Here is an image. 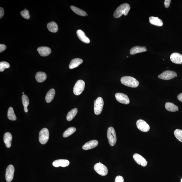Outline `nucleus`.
I'll return each instance as SVG.
<instances>
[{
	"mask_svg": "<svg viewBox=\"0 0 182 182\" xmlns=\"http://www.w3.org/2000/svg\"><path fill=\"white\" fill-rule=\"evenodd\" d=\"M130 6L128 3H123L119 6L116 10L114 14V17L118 18L123 15L127 16L130 9Z\"/></svg>",
	"mask_w": 182,
	"mask_h": 182,
	"instance_id": "nucleus-1",
	"label": "nucleus"
},
{
	"mask_svg": "<svg viewBox=\"0 0 182 182\" xmlns=\"http://www.w3.org/2000/svg\"><path fill=\"white\" fill-rule=\"evenodd\" d=\"M121 82L124 85L128 87L136 88L139 85V81L131 76H124L121 79Z\"/></svg>",
	"mask_w": 182,
	"mask_h": 182,
	"instance_id": "nucleus-2",
	"label": "nucleus"
},
{
	"mask_svg": "<svg viewBox=\"0 0 182 182\" xmlns=\"http://www.w3.org/2000/svg\"><path fill=\"white\" fill-rule=\"evenodd\" d=\"M107 136L109 144L111 146H114L117 141L116 134L114 128L112 127L108 128Z\"/></svg>",
	"mask_w": 182,
	"mask_h": 182,
	"instance_id": "nucleus-3",
	"label": "nucleus"
},
{
	"mask_svg": "<svg viewBox=\"0 0 182 182\" xmlns=\"http://www.w3.org/2000/svg\"><path fill=\"white\" fill-rule=\"evenodd\" d=\"M104 105L103 99L102 97H98L94 102V110L95 114L99 115L101 113Z\"/></svg>",
	"mask_w": 182,
	"mask_h": 182,
	"instance_id": "nucleus-4",
	"label": "nucleus"
},
{
	"mask_svg": "<svg viewBox=\"0 0 182 182\" xmlns=\"http://www.w3.org/2000/svg\"><path fill=\"white\" fill-rule=\"evenodd\" d=\"M85 86V83L84 81L79 80L77 81L73 89L75 95L76 96L80 95L84 90Z\"/></svg>",
	"mask_w": 182,
	"mask_h": 182,
	"instance_id": "nucleus-5",
	"label": "nucleus"
},
{
	"mask_svg": "<svg viewBox=\"0 0 182 182\" xmlns=\"http://www.w3.org/2000/svg\"><path fill=\"white\" fill-rule=\"evenodd\" d=\"M49 131L47 128H43L39 133V141L40 143L42 144H46L49 140Z\"/></svg>",
	"mask_w": 182,
	"mask_h": 182,
	"instance_id": "nucleus-6",
	"label": "nucleus"
},
{
	"mask_svg": "<svg viewBox=\"0 0 182 182\" xmlns=\"http://www.w3.org/2000/svg\"><path fill=\"white\" fill-rule=\"evenodd\" d=\"M94 169L96 172L101 176H106L108 174L107 168L104 164L101 163L96 164L94 166Z\"/></svg>",
	"mask_w": 182,
	"mask_h": 182,
	"instance_id": "nucleus-7",
	"label": "nucleus"
},
{
	"mask_svg": "<svg viewBox=\"0 0 182 182\" xmlns=\"http://www.w3.org/2000/svg\"><path fill=\"white\" fill-rule=\"evenodd\" d=\"M177 77V74L175 72L167 70L158 76V78L164 80H169Z\"/></svg>",
	"mask_w": 182,
	"mask_h": 182,
	"instance_id": "nucleus-8",
	"label": "nucleus"
},
{
	"mask_svg": "<svg viewBox=\"0 0 182 182\" xmlns=\"http://www.w3.org/2000/svg\"><path fill=\"white\" fill-rule=\"evenodd\" d=\"M137 127L139 130L143 132H148L150 127L146 122L142 119H139L136 122Z\"/></svg>",
	"mask_w": 182,
	"mask_h": 182,
	"instance_id": "nucleus-9",
	"label": "nucleus"
},
{
	"mask_svg": "<svg viewBox=\"0 0 182 182\" xmlns=\"http://www.w3.org/2000/svg\"><path fill=\"white\" fill-rule=\"evenodd\" d=\"M115 97L117 101L121 104L128 105L130 103L129 98L125 94L117 93H116Z\"/></svg>",
	"mask_w": 182,
	"mask_h": 182,
	"instance_id": "nucleus-10",
	"label": "nucleus"
},
{
	"mask_svg": "<svg viewBox=\"0 0 182 182\" xmlns=\"http://www.w3.org/2000/svg\"><path fill=\"white\" fill-rule=\"evenodd\" d=\"M15 169L13 166L10 165L6 169V179L8 182H11L13 179Z\"/></svg>",
	"mask_w": 182,
	"mask_h": 182,
	"instance_id": "nucleus-11",
	"label": "nucleus"
},
{
	"mask_svg": "<svg viewBox=\"0 0 182 182\" xmlns=\"http://www.w3.org/2000/svg\"><path fill=\"white\" fill-rule=\"evenodd\" d=\"M134 160L138 165H141L143 167L147 166V162L145 158L139 154L135 153L133 156Z\"/></svg>",
	"mask_w": 182,
	"mask_h": 182,
	"instance_id": "nucleus-12",
	"label": "nucleus"
},
{
	"mask_svg": "<svg viewBox=\"0 0 182 182\" xmlns=\"http://www.w3.org/2000/svg\"><path fill=\"white\" fill-rule=\"evenodd\" d=\"M170 59L172 63L175 64H182V55L179 53H172L170 55Z\"/></svg>",
	"mask_w": 182,
	"mask_h": 182,
	"instance_id": "nucleus-13",
	"label": "nucleus"
},
{
	"mask_svg": "<svg viewBox=\"0 0 182 182\" xmlns=\"http://www.w3.org/2000/svg\"><path fill=\"white\" fill-rule=\"evenodd\" d=\"M70 162L67 160L59 159L54 160L52 165L53 166L58 167L59 166L66 167L69 165Z\"/></svg>",
	"mask_w": 182,
	"mask_h": 182,
	"instance_id": "nucleus-14",
	"label": "nucleus"
},
{
	"mask_svg": "<svg viewBox=\"0 0 182 182\" xmlns=\"http://www.w3.org/2000/svg\"><path fill=\"white\" fill-rule=\"evenodd\" d=\"M98 141L97 140H92L86 143L83 146L82 149L84 150H87L94 148L97 147L98 145Z\"/></svg>",
	"mask_w": 182,
	"mask_h": 182,
	"instance_id": "nucleus-15",
	"label": "nucleus"
},
{
	"mask_svg": "<svg viewBox=\"0 0 182 182\" xmlns=\"http://www.w3.org/2000/svg\"><path fill=\"white\" fill-rule=\"evenodd\" d=\"M37 51L42 56H48L51 52V49L47 47H40L38 48Z\"/></svg>",
	"mask_w": 182,
	"mask_h": 182,
	"instance_id": "nucleus-16",
	"label": "nucleus"
},
{
	"mask_svg": "<svg viewBox=\"0 0 182 182\" xmlns=\"http://www.w3.org/2000/svg\"><path fill=\"white\" fill-rule=\"evenodd\" d=\"M12 136L9 132H6L4 135L3 141L6 147L9 148L11 147Z\"/></svg>",
	"mask_w": 182,
	"mask_h": 182,
	"instance_id": "nucleus-17",
	"label": "nucleus"
},
{
	"mask_svg": "<svg viewBox=\"0 0 182 182\" xmlns=\"http://www.w3.org/2000/svg\"><path fill=\"white\" fill-rule=\"evenodd\" d=\"M77 35L79 39L82 42L86 44H89L90 42L89 38L85 36L84 32L81 30L77 31Z\"/></svg>",
	"mask_w": 182,
	"mask_h": 182,
	"instance_id": "nucleus-18",
	"label": "nucleus"
},
{
	"mask_svg": "<svg viewBox=\"0 0 182 182\" xmlns=\"http://www.w3.org/2000/svg\"><path fill=\"white\" fill-rule=\"evenodd\" d=\"M147 51V49L145 46H136L133 47L130 51V54L134 55L137 53L146 52Z\"/></svg>",
	"mask_w": 182,
	"mask_h": 182,
	"instance_id": "nucleus-19",
	"label": "nucleus"
},
{
	"mask_svg": "<svg viewBox=\"0 0 182 182\" xmlns=\"http://www.w3.org/2000/svg\"><path fill=\"white\" fill-rule=\"evenodd\" d=\"M149 21L151 24L157 26H162L163 25V22L161 19L157 17L151 16L149 18Z\"/></svg>",
	"mask_w": 182,
	"mask_h": 182,
	"instance_id": "nucleus-20",
	"label": "nucleus"
},
{
	"mask_svg": "<svg viewBox=\"0 0 182 182\" xmlns=\"http://www.w3.org/2000/svg\"><path fill=\"white\" fill-rule=\"evenodd\" d=\"M83 61L82 59L76 58L73 59L71 61L69 66V68L70 69H73L78 67L81 64L83 63Z\"/></svg>",
	"mask_w": 182,
	"mask_h": 182,
	"instance_id": "nucleus-21",
	"label": "nucleus"
},
{
	"mask_svg": "<svg viewBox=\"0 0 182 182\" xmlns=\"http://www.w3.org/2000/svg\"><path fill=\"white\" fill-rule=\"evenodd\" d=\"M165 107L166 110L170 112H175L179 111L178 107L171 103L167 102Z\"/></svg>",
	"mask_w": 182,
	"mask_h": 182,
	"instance_id": "nucleus-22",
	"label": "nucleus"
},
{
	"mask_svg": "<svg viewBox=\"0 0 182 182\" xmlns=\"http://www.w3.org/2000/svg\"><path fill=\"white\" fill-rule=\"evenodd\" d=\"M47 75L45 73L43 72H38L36 75V79L37 82L39 83L43 82L46 80Z\"/></svg>",
	"mask_w": 182,
	"mask_h": 182,
	"instance_id": "nucleus-23",
	"label": "nucleus"
},
{
	"mask_svg": "<svg viewBox=\"0 0 182 182\" xmlns=\"http://www.w3.org/2000/svg\"><path fill=\"white\" fill-rule=\"evenodd\" d=\"M55 93V91L54 89H51L47 93L45 97V100L47 103H49L52 101L54 98Z\"/></svg>",
	"mask_w": 182,
	"mask_h": 182,
	"instance_id": "nucleus-24",
	"label": "nucleus"
},
{
	"mask_svg": "<svg viewBox=\"0 0 182 182\" xmlns=\"http://www.w3.org/2000/svg\"><path fill=\"white\" fill-rule=\"evenodd\" d=\"M48 29L49 31L52 33H56L59 30L58 26L56 23L51 22L48 23L47 25Z\"/></svg>",
	"mask_w": 182,
	"mask_h": 182,
	"instance_id": "nucleus-25",
	"label": "nucleus"
},
{
	"mask_svg": "<svg viewBox=\"0 0 182 182\" xmlns=\"http://www.w3.org/2000/svg\"><path fill=\"white\" fill-rule=\"evenodd\" d=\"M70 8L74 13L76 14L81 16H85L87 15L86 13L84 10L77 8L76 6H71Z\"/></svg>",
	"mask_w": 182,
	"mask_h": 182,
	"instance_id": "nucleus-26",
	"label": "nucleus"
},
{
	"mask_svg": "<svg viewBox=\"0 0 182 182\" xmlns=\"http://www.w3.org/2000/svg\"><path fill=\"white\" fill-rule=\"evenodd\" d=\"M78 112V109L76 108L70 110L67 116V119L68 121H70L76 116Z\"/></svg>",
	"mask_w": 182,
	"mask_h": 182,
	"instance_id": "nucleus-27",
	"label": "nucleus"
},
{
	"mask_svg": "<svg viewBox=\"0 0 182 182\" xmlns=\"http://www.w3.org/2000/svg\"><path fill=\"white\" fill-rule=\"evenodd\" d=\"M8 119L12 121H16L17 119L16 116L14 113V109L12 107H10L8 109Z\"/></svg>",
	"mask_w": 182,
	"mask_h": 182,
	"instance_id": "nucleus-28",
	"label": "nucleus"
},
{
	"mask_svg": "<svg viewBox=\"0 0 182 182\" xmlns=\"http://www.w3.org/2000/svg\"><path fill=\"white\" fill-rule=\"evenodd\" d=\"M22 102L24 106V110L25 112H27V107L29 104V100L28 97L26 95H23L22 97Z\"/></svg>",
	"mask_w": 182,
	"mask_h": 182,
	"instance_id": "nucleus-29",
	"label": "nucleus"
},
{
	"mask_svg": "<svg viewBox=\"0 0 182 182\" xmlns=\"http://www.w3.org/2000/svg\"><path fill=\"white\" fill-rule=\"evenodd\" d=\"M76 130L75 128L74 127L69 128L63 132V136L65 138L67 137L74 133L76 132Z\"/></svg>",
	"mask_w": 182,
	"mask_h": 182,
	"instance_id": "nucleus-30",
	"label": "nucleus"
},
{
	"mask_svg": "<svg viewBox=\"0 0 182 182\" xmlns=\"http://www.w3.org/2000/svg\"><path fill=\"white\" fill-rule=\"evenodd\" d=\"M174 134L177 139L182 142V130L178 129L175 130Z\"/></svg>",
	"mask_w": 182,
	"mask_h": 182,
	"instance_id": "nucleus-31",
	"label": "nucleus"
},
{
	"mask_svg": "<svg viewBox=\"0 0 182 182\" xmlns=\"http://www.w3.org/2000/svg\"><path fill=\"white\" fill-rule=\"evenodd\" d=\"M10 67V64L7 62L1 61L0 63V72H3L6 68Z\"/></svg>",
	"mask_w": 182,
	"mask_h": 182,
	"instance_id": "nucleus-32",
	"label": "nucleus"
},
{
	"mask_svg": "<svg viewBox=\"0 0 182 182\" xmlns=\"http://www.w3.org/2000/svg\"><path fill=\"white\" fill-rule=\"evenodd\" d=\"M20 14L23 17V18L25 19H29L30 18L29 12L26 9H25L24 10H23V11H21Z\"/></svg>",
	"mask_w": 182,
	"mask_h": 182,
	"instance_id": "nucleus-33",
	"label": "nucleus"
},
{
	"mask_svg": "<svg viewBox=\"0 0 182 182\" xmlns=\"http://www.w3.org/2000/svg\"><path fill=\"white\" fill-rule=\"evenodd\" d=\"M115 182H124L123 178L121 176H118L116 177Z\"/></svg>",
	"mask_w": 182,
	"mask_h": 182,
	"instance_id": "nucleus-34",
	"label": "nucleus"
},
{
	"mask_svg": "<svg viewBox=\"0 0 182 182\" xmlns=\"http://www.w3.org/2000/svg\"><path fill=\"white\" fill-rule=\"evenodd\" d=\"M6 48V46L5 45L0 44V52L1 53L5 51Z\"/></svg>",
	"mask_w": 182,
	"mask_h": 182,
	"instance_id": "nucleus-35",
	"label": "nucleus"
},
{
	"mask_svg": "<svg viewBox=\"0 0 182 182\" xmlns=\"http://www.w3.org/2000/svg\"><path fill=\"white\" fill-rule=\"evenodd\" d=\"M171 2V0H165L164 3L165 7L166 8H168L170 5Z\"/></svg>",
	"mask_w": 182,
	"mask_h": 182,
	"instance_id": "nucleus-36",
	"label": "nucleus"
},
{
	"mask_svg": "<svg viewBox=\"0 0 182 182\" xmlns=\"http://www.w3.org/2000/svg\"><path fill=\"white\" fill-rule=\"evenodd\" d=\"M4 14V10L3 8H0V18L1 19L3 17Z\"/></svg>",
	"mask_w": 182,
	"mask_h": 182,
	"instance_id": "nucleus-37",
	"label": "nucleus"
},
{
	"mask_svg": "<svg viewBox=\"0 0 182 182\" xmlns=\"http://www.w3.org/2000/svg\"><path fill=\"white\" fill-rule=\"evenodd\" d=\"M177 98L179 101L182 102V93L179 94L177 96Z\"/></svg>",
	"mask_w": 182,
	"mask_h": 182,
	"instance_id": "nucleus-38",
	"label": "nucleus"
},
{
	"mask_svg": "<svg viewBox=\"0 0 182 182\" xmlns=\"http://www.w3.org/2000/svg\"><path fill=\"white\" fill-rule=\"evenodd\" d=\"M24 92H23V93H22L23 95H24Z\"/></svg>",
	"mask_w": 182,
	"mask_h": 182,
	"instance_id": "nucleus-39",
	"label": "nucleus"
},
{
	"mask_svg": "<svg viewBox=\"0 0 182 182\" xmlns=\"http://www.w3.org/2000/svg\"><path fill=\"white\" fill-rule=\"evenodd\" d=\"M181 182H182V179H181Z\"/></svg>",
	"mask_w": 182,
	"mask_h": 182,
	"instance_id": "nucleus-40",
	"label": "nucleus"
}]
</instances>
